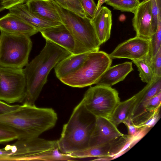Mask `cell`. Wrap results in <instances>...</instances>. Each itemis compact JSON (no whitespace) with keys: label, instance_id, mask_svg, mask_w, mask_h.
<instances>
[{"label":"cell","instance_id":"4fadbf2b","mask_svg":"<svg viewBox=\"0 0 161 161\" xmlns=\"http://www.w3.org/2000/svg\"><path fill=\"white\" fill-rule=\"evenodd\" d=\"M124 135L109 119L96 117L94 127L90 139L89 147L111 142Z\"/></svg>","mask_w":161,"mask_h":161},{"label":"cell","instance_id":"44dd1931","mask_svg":"<svg viewBox=\"0 0 161 161\" xmlns=\"http://www.w3.org/2000/svg\"><path fill=\"white\" fill-rule=\"evenodd\" d=\"M161 92V77L155 78L147 84L144 88L136 94L137 98L133 109L131 119L143 112V105L149 99Z\"/></svg>","mask_w":161,"mask_h":161},{"label":"cell","instance_id":"6da1fadb","mask_svg":"<svg viewBox=\"0 0 161 161\" xmlns=\"http://www.w3.org/2000/svg\"><path fill=\"white\" fill-rule=\"evenodd\" d=\"M46 41L40 53L23 69L26 84L24 103L35 105L51 70L60 61L71 54L57 44Z\"/></svg>","mask_w":161,"mask_h":161},{"label":"cell","instance_id":"8d00e7d4","mask_svg":"<svg viewBox=\"0 0 161 161\" xmlns=\"http://www.w3.org/2000/svg\"><path fill=\"white\" fill-rule=\"evenodd\" d=\"M9 152L5 148L0 149V161H6L9 156Z\"/></svg>","mask_w":161,"mask_h":161},{"label":"cell","instance_id":"5bb4252c","mask_svg":"<svg viewBox=\"0 0 161 161\" xmlns=\"http://www.w3.org/2000/svg\"><path fill=\"white\" fill-rule=\"evenodd\" d=\"M134 14L132 25L136 36L150 40L154 34L151 0L140 3Z\"/></svg>","mask_w":161,"mask_h":161},{"label":"cell","instance_id":"f1b7e54d","mask_svg":"<svg viewBox=\"0 0 161 161\" xmlns=\"http://www.w3.org/2000/svg\"><path fill=\"white\" fill-rule=\"evenodd\" d=\"M161 47V16L158 17L157 28L150 39L148 55L152 57L154 56Z\"/></svg>","mask_w":161,"mask_h":161},{"label":"cell","instance_id":"d590c367","mask_svg":"<svg viewBox=\"0 0 161 161\" xmlns=\"http://www.w3.org/2000/svg\"><path fill=\"white\" fill-rule=\"evenodd\" d=\"M26 0H1L5 9H8L19 4L24 3Z\"/></svg>","mask_w":161,"mask_h":161},{"label":"cell","instance_id":"4316f807","mask_svg":"<svg viewBox=\"0 0 161 161\" xmlns=\"http://www.w3.org/2000/svg\"><path fill=\"white\" fill-rule=\"evenodd\" d=\"M140 3L139 0H106L105 2L114 9L133 13Z\"/></svg>","mask_w":161,"mask_h":161},{"label":"cell","instance_id":"ba28073f","mask_svg":"<svg viewBox=\"0 0 161 161\" xmlns=\"http://www.w3.org/2000/svg\"><path fill=\"white\" fill-rule=\"evenodd\" d=\"M23 69L0 66V100L9 103H22L26 95Z\"/></svg>","mask_w":161,"mask_h":161},{"label":"cell","instance_id":"ac0fdd59","mask_svg":"<svg viewBox=\"0 0 161 161\" xmlns=\"http://www.w3.org/2000/svg\"><path fill=\"white\" fill-rule=\"evenodd\" d=\"M132 62H126L110 66L97 81L96 85L111 87L123 80L127 75L133 70Z\"/></svg>","mask_w":161,"mask_h":161},{"label":"cell","instance_id":"f35d334b","mask_svg":"<svg viewBox=\"0 0 161 161\" xmlns=\"http://www.w3.org/2000/svg\"><path fill=\"white\" fill-rule=\"evenodd\" d=\"M5 8L1 3V0H0V12L3 10Z\"/></svg>","mask_w":161,"mask_h":161},{"label":"cell","instance_id":"ab89813d","mask_svg":"<svg viewBox=\"0 0 161 161\" xmlns=\"http://www.w3.org/2000/svg\"><path fill=\"white\" fill-rule=\"evenodd\" d=\"M150 0H142V1H147Z\"/></svg>","mask_w":161,"mask_h":161},{"label":"cell","instance_id":"4dcf8cb0","mask_svg":"<svg viewBox=\"0 0 161 161\" xmlns=\"http://www.w3.org/2000/svg\"><path fill=\"white\" fill-rule=\"evenodd\" d=\"M153 16L152 26L155 33L157 28L158 19L161 16V0H151Z\"/></svg>","mask_w":161,"mask_h":161},{"label":"cell","instance_id":"5b68a950","mask_svg":"<svg viewBox=\"0 0 161 161\" xmlns=\"http://www.w3.org/2000/svg\"><path fill=\"white\" fill-rule=\"evenodd\" d=\"M63 24L84 52L99 50L101 45L91 19L82 17L65 9L52 0Z\"/></svg>","mask_w":161,"mask_h":161},{"label":"cell","instance_id":"836d02e7","mask_svg":"<svg viewBox=\"0 0 161 161\" xmlns=\"http://www.w3.org/2000/svg\"><path fill=\"white\" fill-rule=\"evenodd\" d=\"M19 105H11L5 102L0 100V114L10 112L18 108Z\"/></svg>","mask_w":161,"mask_h":161},{"label":"cell","instance_id":"484cf974","mask_svg":"<svg viewBox=\"0 0 161 161\" xmlns=\"http://www.w3.org/2000/svg\"><path fill=\"white\" fill-rule=\"evenodd\" d=\"M25 137L22 132L0 122V143Z\"/></svg>","mask_w":161,"mask_h":161},{"label":"cell","instance_id":"7c38bea8","mask_svg":"<svg viewBox=\"0 0 161 161\" xmlns=\"http://www.w3.org/2000/svg\"><path fill=\"white\" fill-rule=\"evenodd\" d=\"M46 40L50 41L64 48L71 54L84 52L66 27L63 24L40 32Z\"/></svg>","mask_w":161,"mask_h":161},{"label":"cell","instance_id":"7402d4cb","mask_svg":"<svg viewBox=\"0 0 161 161\" xmlns=\"http://www.w3.org/2000/svg\"><path fill=\"white\" fill-rule=\"evenodd\" d=\"M136 94L125 101L120 102L114 108L110 118L117 127L126 120L130 119L136 101Z\"/></svg>","mask_w":161,"mask_h":161},{"label":"cell","instance_id":"9c48e42d","mask_svg":"<svg viewBox=\"0 0 161 161\" xmlns=\"http://www.w3.org/2000/svg\"><path fill=\"white\" fill-rule=\"evenodd\" d=\"M58 147L57 140L38 137H23L17 140L5 148L10 152L8 161H21L26 157L53 150Z\"/></svg>","mask_w":161,"mask_h":161},{"label":"cell","instance_id":"d4e9b609","mask_svg":"<svg viewBox=\"0 0 161 161\" xmlns=\"http://www.w3.org/2000/svg\"><path fill=\"white\" fill-rule=\"evenodd\" d=\"M70 159L69 155L62 153L57 147L48 152L26 157L24 160L69 161Z\"/></svg>","mask_w":161,"mask_h":161},{"label":"cell","instance_id":"d6a6232c","mask_svg":"<svg viewBox=\"0 0 161 161\" xmlns=\"http://www.w3.org/2000/svg\"><path fill=\"white\" fill-rule=\"evenodd\" d=\"M151 62L155 78L161 77V47L153 56Z\"/></svg>","mask_w":161,"mask_h":161},{"label":"cell","instance_id":"e0dca14e","mask_svg":"<svg viewBox=\"0 0 161 161\" xmlns=\"http://www.w3.org/2000/svg\"><path fill=\"white\" fill-rule=\"evenodd\" d=\"M29 11L46 20L62 23L52 0H26Z\"/></svg>","mask_w":161,"mask_h":161},{"label":"cell","instance_id":"8992f818","mask_svg":"<svg viewBox=\"0 0 161 161\" xmlns=\"http://www.w3.org/2000/svg\"><path fill=\"white\" fill-rule=\"evenodd\" d=\"M0 31V66L22 69L28 63L32 47L30 37Z\"/></svg>","mask_w":161,"mask_h":161},{"label":"cell","instance_id":"1f68e13d","mask_svg":"<svg viewBox=\"0 0 161 161\" xmlns=\"http://www.w3.org/2000/svg\"><path fill=\"white\" fill-rule=\"evenodd\" d=\"M81 3L87 16L89 18H93L96 14L97 8V4L94 0H81Z\"/></svg>","mask_w":161,"mask_h":161},{"label":"cell","instance_id":"cb8c5ba5","mask_svg":"<svg viewBox=\"0 0 161 161\" xmlns=\"http://www.w3.org/2000/svg\"><path fill=\"white\" fill-rule=\"evenodd\" d=\"M151 58L148 54L142 58L132 61L137 66L141 80L147 84L152 82L156 78L152 64Z\"/></svg>","mask_w":161,"mask_h":161},{"label":"cell","instance_id":"8fae6325","mask_svg":"<svg viewBox=\"0 0 161 161\" xmlns=\"http://www.w3.org/2000/svg\"><path fill=\"white\" fill-rule=\"evenodd\" d=\"M150 46V40L136 36L119 44L109 55L112 59L125 58L136 60L148 55Z\"/></svg>","mask_w":161,"mask_h":161},{"label":"cell","instance_id":"7a4b0ae2","mask_svg":"<svg viewBox=\"0 0 161 161\" xmlns=\"http://www.w3.org/2000/svg\"><path fill=\"white\" fill-rule=\"evenodd\" d=\"M58 119L52 108L23 103L17 108L0 114V122L19 131L27 137H38L53 127Z\"/></svg>","mask_w":161,"mask_h":161},{"label":"cell","instance_id":"9a60e30c","mask_svg":"<svg viewBox=\"0 0 161 161\" xmlns=\"http://www.w3.org/2000/svg\"><path fill=\"white\" fill-rule=\"evenodd\" d=\"M0 30L10 34L29 37L38 32L34 27L10 12L0 18Z\"/></svg>","mask_w":161,"mask_h":161},{"label":"cell","instance_id":"603a6c76","mask_svg":"<svg viewBox=\"0 0 161 161\" xmlns=\"http://www.w3.org/2000/svg\"><path fill=\"white\" fill-rule=\"evenodd\" d=\"M160 108L153 111H145L131 119V121L136 127L140 129H151L160 118Z\"/></svg>","mask_w":161,"mask_h":161},{"label":"cell","instance_id":"ffe728a7","mask_svg":"<svg viewBox=\"0 0 161 161\" xmlns=\"http://www.w3.org/2000/svg\"><path fill=\"white\" fill-rule=\"evenodd\" d=\"M89 52L71 54L60 61L54 67L57 77L59 80L77 70L82 64Z\"/></svg>","mask_w":161,"mask_h":161},{"label":"cell","instance_id":"83f0119b","mask_svg":"<svg viewBox=\"0 0 161 161\" xmlns=\"http://www.w3.org/2000/svg\"><path fill=\"white\" fill-rule=\"evenodd\" d=\"M53 0L65 9L75 13L80 16L88 17L83 8L81 0Z\"/></svg>","mask_w":161,"mask_h":161},{"label":"cell","instance_id":"2e32d148","mask_svg":"<svg viewBox=\"0 0 161 161\" xmlns=\"http://www.w3.org/2000/svg\"><path fill=\"white\" fill-rule=\"evenodd\" d=\"M97 36L102 44L110 38L112 25L111 11L101 6L94 17L91 19Z\"/></svg>","mask_w":161,"mask_h":161},{"label":"cell","instance_id":"d6986e66","mask_svg":"<svg viewBox=\"0 0 161 161\" xmlns=\"http://www.w3.org/2000/svg\"><path fill=\"white\" fill-rule=\"evenodd\" d=\"M36 28L38 32L59 25L62 23L43 19L30 12L25 4L22 3L8 9Z\"/></svg>","mask_w":161,"mask_h":161},{"label":"cell","instance_id":"277c9868","mask_svg":"<svg viewBox=\"0 0 161 161\" xmlns=\"http://www.w3.org/2000/svg\"><path fill=\"white\" fill-rule=\"evenodd\" d=\"M112 63V59L106 53L99 50L91 52L77 70L59 80L73 87L83 88L95 84Z\"/></svg>","mask_w":161,"mask_h":161},{"label":"cell","instance_id":"3957f363","mask_svg":"<svg viewBox=\"0 0 161 161\" xmlns=\"http://www.w3.org/2000/svg\"><path fill=\"white\" fill-rule=\"evenodd\" d=\"M95 120L96 117L86 110L81 101L63 126L60 137L57 140L59 151L69 154L89 148Z\"/></svg>","mask_w":161,"mask_h":161},{"label":"cell","instance_id":"52a82bcc","mask_svg":"<svg viewBox=\"0 0 161 161\" xmlns=\"http://www.w3.org/2000/svg\"><path fill=\"white\" fill-rule=\"evenodd\" d=\"M81 101L86 110L95 117L109 119L120 100L115 89L96 85L88 88Z\"/></svg>","mask_w":161,"mask_h":161},{"label":"cell","instance_id":"f546056e","mask_svg":"<svg viewBox=\"0 0 161 161\" xmlns=\"http://www.w3.org/2000/svg\"><path fill=\"white\" fill-rule=\"evenodd\" d=\"M161 105V92H160L149 99L144 103L143 112L145 111H154L160 108Z\"/></svg>","mask_w":161,"mask_h":161},{"label":"cell","instance_id":"74e56055","mask_svg":"<svg viewBox=\"0 0 161 161\" xmlns=\"http://www.w3.org/2000/svg\"><path fill=\"white\" fill-rule=\"evenodd\" d=\"M106 0H98L97 3V5L96 14L98 11L102 6V5L105 3Z\"/></svg>","mask_w":161,"mask_h":161},{"label":"cell","instance_id":"e575fe53","mask_svg":"<svg viewBox=\"0 0 161 161\" xmlns=\"http://www.w3.org/2000/svg\"><path fill=\"white\" fill-rule=\"evenodd\" d=\"M123 123L126 126L128 131V135L130 136H133L141 130L136 127L133 124L130 119L126 120Z\"/></svg>","mask_w":161,"mask_h":161},{"label":"cell","instance_id":"30bf717a","mask_svg":"<svg viewBox=\"0 0 161 161\" xmlns=\"http://www.w3.org/2000/svg\"><path fill=\"white\" fill-rule=\"evenodd\" d=\"M131 138L130 136L125 135L111 142L69 154L74 158H107L112 160L123 154L122 150Z\"/></svg>","mask_w":161,"mask_h":161}]
</instances>
